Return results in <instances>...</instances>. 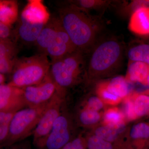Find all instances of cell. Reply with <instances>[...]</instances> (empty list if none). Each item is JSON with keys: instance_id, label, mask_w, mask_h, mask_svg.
Wrapping results in <instances>:
<instances>
[{"instance_id": "5", "label": "cell", "mask_w": 149, "mask_h": 149, "mask_svg": "<svg viewBox=\"0 0 149 149\" xmlns=\"http://www.w3.org/2000/svg\"><path fill=\"white\" fill-rule=\"evenodd\" d=\"M83 53L77 49L51 61L49 74L58 89L65 91L77 83L85 65Z\"/></svg>"}, {"instance_id": "7", "label": "cell", "mask_w": 149, "mask_h": 149, "mask_svg": "<svg viewBox=\"0 0 149 149\" xmlns=\"http://www.w3.org/2000/svg\"><path fill=\"white\" fill-rule=\"evenodd\" d=\"M65 91L58 89L47 104L33 134V144L39 148L51 132L63 108Z\"/></svg>"}, {"instance_id": "29", "label": "cell", "mask_w": 149, "mask_h": 149, "mask_svg": "<svg viewBox=\"0 0 149 149\" xmlns=\"http://www.w3.org/2000/svg\"><path fill=\"white\" fill-rule=\"evenodd\" d=\"M124 109L126 117L128 120H134L138 118L135 113L134 102L133 100L130 99L125 100Z\"/></svg>"}, {"instance_id": "10", "label": "cell", "mask_w": 149, "mask_h": 149, "mask_svg": "<svg viewBox=\"0 0 149 149\" xmlns=\"http://www.w3.org/2000/svg\"><path fill=\"white\" fill-rule=\"evenodd\" d=\"M25 107L22 88L9 84L0 85V112H16Z\"/></svg>"}, {"instance_id": "12", "label": "cell", "mask_w": 149, "mask_h": 149, "mask_svg": "<svg viewBox=\"0 0 149 149\" xmlns=\"http://www.w3.org/2000/svg\"><path fill=\"white\" fill-rule=\"evenodd\" d=\"M60 24L58 17L50 19L45 26L42 29L35 44L40 51V53H45L55 39Z\"/></svg>"}, {"instance_id": "13", "label": "cell", "mask_w": 149, "mask_h": 149, "mask_svg": "<svg viewBox=\"0 0 149 149\" xmlns=\"http://www.w3.org/2000/svg\"><path fill=\"white\" fill-rule=\"evenodd\" d=\"M128 27L131 32L137 35H149V7L135 11L130 17Z\"/></svg>"}, {"instance_id": "9", "label": "cell", "mask_w": 149, "mask_h": 149, "mask_svg": "<svg viewBox=\"0 0 149 149\" xmlns=\"http://www.w3.org/2000/svg\"><path fill=\"white\" fill-rule=\"evenodd\" d=\"M71 125L67 116L63 112L57 118L40 149H61L71 141Z\"/></svg>"}, {"instance_id": "23", "label": "cell", "mask_w": 149, "mask_h": 149, "mask_svg": "<svg viewBox=\"0 0 149 149\" xmlns=\"http://www.w3.org/2000/svg\"><path fill=\"white\" fill-rule=\"evenodd\" d=\"M135 113L137 117H141L149 113V96L140 95L136 96L134 102Z\"/></svg>"}, {"instance_id": "1", "label": "cell", "mask_w": 149, "mask_h": 149, "mask_svg": "<svg viewBox=\"0 0 149 149\" xmlns=\"http://www.w3.org/2000/svg\"><path fill=\"white\" fill-rule=\"evenodd\" d=\"M58 18L77 49L84 52L93 47L99 28L88 12L70 4L60 9Z\"/></svg>"}, {"instance_id": "26", "label": "cell", "mask_w": 149, "mask_h": 149, "mask_svg": "<svg viewBox=\"0 0 149 149\" xmlns=\"http://www.w3.org/2000/svg\"><path fill=\"white\" fill-rule=\"evenodd\" d=\"M87 146L89 149H113L110 143L96 135L91 136L88 139Z\"/></svg>"}, {"instance_id": "33", "label": "cell", "mask_w": 149, "mask_h": 149, "mask_svg": "<svg viewBox=\"0 0 149 149\" xmlns=\"http://www.w3.org/2000/svg\"><path fill=\"white\" fill-rule=\"evenodd\" d=\"M11 31L10 26L1 22H0V40H8Z\"/></svg>"}, {"instance_id": "15", "label": "cell", "mask_w": 149, "mask_h": 149, "mask_svg": "<svg viewBox=\"0 0 149 149\" xmlns=\"http://www.w3.org/2000/svg\"><path fill=\"white\" fill-rule=\"evenodd\" d=\"M18 16V6L16 2L0 1V22L10 26Z\"/></svg>"}, {"instance_id": "11", "label": "cell", "mask_w": 149, "mask_h": 149, "mask_svg": "<svg viewBox=\"0 0 149 149\" xmlns=\"http://www.w3.org/2000/svg\"><path fill=\"white\" fill-rule=\"evenodd\" d=\"M77 49L60 21L55 39L45 54L52 61L72 53Z\"/></svg>"}, {"instance_id": "16", "label": "cell", "mask_w": 149, "mask_h": 149, "mask_svg": "<svg viewBox=\"0 0 149 149\" xmlns=\"http://www.w3.org/2000/svg\"><path fill=\"white\" fill-rule=\"evenodd\" d=\"M16 51L7 47H0V73L4 75L12 72L16 59Z\"/></svg>"}, {"instance_id": "6", "label": "cell", "mask_w": 149, "mask_h": 149, "mask_svg": "<svg viewBox=\"0 0 149 149\" xmlns=\"http://www.w3.org/2000/svg\"><path fill=\"white\" fill-rule=\"evenodd\" d=\"M48 103L35 107H25L15 112L10 123L8 139L2 147L21 142L33 135Z\"/></svg>"}, {"instance_id": "20", "label": "cell", "mask_w": 149, "mask_h": 149, "mask_svg": "<svg viewBox=\"0 0 149 149\" xmlns=\"http://www.w3.org/2000/svg\"><path fill=\"white\" fill-rule=\"evenodd\" d=\"M111 1L106 0H77L70 2L82 10L87 12L91 10L104 8L109 5Z\"/></svg>"}, {"instance_id": "24", "label": "cell", "mask_w": 149, "mask_h": 149, "mask_svg": "<svg viewBox=\"0 0 149 149\" xmlns=\"http://www.w3.org/2000/svg\"><path fill=\"white\" fill-rule=\"evenodd\" d=\"M130 136L132 139L136 140L149 139V124L141 122L133 125L130 130Z\"/></svg>"}, {"instance_id": "27", "label": "cell", "mask_w": 149, "mask_h": 149, "mask_svg": "<svg viewBox=\"0 0 149 149\" xmlns=\"http://www.w3.org/2000/svg\"><path fill=\"white\" fill-rule=\"evenodd\" d=\"M149 7V0H136L121 9V12L125 15L133 14L135 11L142 8Z\"/></svg>"}, {"instance_id": "4", "label": "cell", "mask_w": 149, "mask_h": 149, "mask_svg": "<svg viewBox=\"0 0 149 149\" xmlns=\"http://www.w3.org/2000/svg\"><path fill=\"white\" fill-rule=\"evenodd\" d=\"M50 19L49 12L42 1H29L20 15L18 37L24 42L35 43Z\"/></svg>"}, {"instance_id": "34", "label": "cell", "mask_w": 149, "mask_h": 149, "mask_svg": "<svg viewBox=\"0 0 149 149\" xmlns=\"http://www.w3.org/2000/svg\"><path fill=\"white\" fill-rule=\"evenodd\" d=\"M5 80V77L4 75L0 73V85L3 84Z\"/></svg>"}, {"instance_id": "2", "label": "cell", "mask_w": 149, "mask_h": 149, "mask_svg": "<svg viewBox=\"0 0 149 149\" xmlns=\"http://www.w3.org/2000/svg\"><path fill=\"white\" fill-rule=\"evenodd\" d=\"M50 65L45 53L17 59L8 84L20 88L38 84L49 73Z\"/></svg>"}, {"instance_id": "25", "label": "cell", "mask_w": 149, "mask_h": 149, "mask_svg": "<svg viewBox=\"0 0 149 149\" xmlns=\"http://www.w3.org/2000/svg\"><path fill=\"white\" fill-rule=\"evenodd\" d=\"M119 133L116 129L106 125L99 127L95 131L96 136L109 143L115 141Z\"/></svg>"}, {"instance_id": "21", "label": "cell", "mask_w": 149, "mask_h": 149, "mask_svg": "<svg viewBox=\"0 0 149 149\" xmlns=\"http://www.w3.org/2000/svg\"><path fill=\"white\" fill-rule=\"evenodd\" d=\"M100 115L97 111L82 108L78 113V120L84 126L93 125L100 120Z\"/></svg>"}, {"instance_id": "18", "label": "cell", "mask_w": 149, "mask_h": 149, "mask_svg": "<svg viewBox=\"0 0 149 149\" xmlns=\"http://www.w3.org/2000/svg\"><path fill=\"white\" fill-rule=\"evenodd\" d=\"M106 82L108 90L115 95L122 99L128 95L129 90L126 78L118 76Z\"/></svg>"}, {"instance_id": "17", "label": "cell", "mask_w": 149, "mask_h": 149, "mask_svg": "<svg viewBox=\"0 0 149 149\" xmlns=\"http://www.w3.org/2000/svg\"><path fill=\"white\" fill-rule=\"evenodd\" d=\"M124 120L123 113L116 108L108 109L104 115V122L105 125L115 128L119 132L124 128Z\"/></svg>"}, {"instance_id": "3", "label": "cell", "mask_w": 149, "mask_h": 149, "mask_svg": "<svg viewBox=\"0 0 149 149\" xmlns=\"http://www.w3.org/2000/svg\"><path fill=\"white\" fill-rule=\"evenodd\" d=\"M123 48L117 40L100 43L93 50L88 63V73L91 79L106 75L116 70L122 60Z\"/></svg>"}, {"instance_id": "14", "label": "cell", "mask_w": 149, "mask_h": 149, "mask_svg": "<svg viewBox=\"0 0 149 149\" xmlns=\"http://www.w3.org/2000/svg\"><path fill=\"white\" fill-rule=\"evenodd\" d=\"M149 65L139 61H130L128 65L126 80L147 85Z\"/></svg>"}, {"instance_id": "8", "label": "cell", "mask_w": 149, "mask_h": 149, "mask_svg": "<svg viewBox=\"0 0 149 149\" xmlns=\"http://www.w3.org/2000/svg\"><path fill=\"white\" fill-rule=\"evenodd\" d=\"M22 89L27 107H35L47 103L58 88L49 73L41 83Z\"/></svg>"}, {"instance_id": "22", "label": "cell", "mask_w": 149, "mask_h": 149, "mask_svg": "<svg viewBox=\"0 0 149 149\" xmlns=\"http://www.w3.org/2000/svg\"><path fill=\"white\" fill-rule=\"evenodd\" d=\"M97 92L103 101L106 103L116 105L121 101V99L115 95L108 90L106 82H102L97 86Z\"/></svg>"}, {"instance_id": "35", "label": "cell", "mask_w": 149, "mask_h": 149, "mask_svg": "<svg viewBox=\"0 0 149 149\" xmlns=\"http://www.w3.org/2000/svg\"><path fill=\"white\" fill-rule=\"evenodd\" d=\"M147 85H148L149 86V74L147 78Z\"/></svg>"}, {"instance_id": "28", "label": "cell", "mask_w": 149, "mask_h": 149, "mask_svg": "<svg viewBox=\"0 0 149 149\" xmlns=\"http://www.w3.org/2000/svg\"><path fill=\"white\" fill-rule=\"evenodd\" d=\"M84 105L83 109L96 111L101 109L103 107V103L101 100L98 97L95 96L90 97Z\"/></svg>"}, {"instance_id": "19", "label": "cell", "mask_w": 149, "mask_h": 149, "mask_svg": "<svg viewBox=\"0 0 149 149\" xmlns=\"http://www.w3.org/2000/svg\"><path fill=\"white\" fill-rule=\"evenodd\" d=\"M130 61H139L149 65V45L143 44L131 48L128 53Z\"/></svg>"}, {"instance_id": "30", "label": "cell", "mask_w": 149, "mask_h": 149, "mask_svg": "<svg viewBox=\"0 0 149 149\" xmlns=\"http://www.w3.org/2000/svg\"><path fill=\"white\" fill-rule=\"evenodd\" d=\"M61 149H84V141L81 137L71 140Z\"/></svg>"}, {"instance_id": "32", "label": "cell", "mask_w": 149, "mask_h": 149, "mask_svg": "<svg viewBox=\"0 0 149 149\" xmlns=\"http://www.w3.org/2000/svg\"><path fill=\"white\" fill-rule=\"evenodd\" d=\"M0 149H31V146L29 141L25 140L11 146L0 147Z\"/></svg>"}, {"instance_id": "31", "label": "cell", "mask_w": 149, "mask_h": 149, "mask_svg": "<svg viewBox=\"0 0 149 149\" xmlns=\"http://www.w3.org/2000/svg\"><path fill=\"white\" fill-rule=\"evenodd\" d=\"M10 123H0V147L3 146L8 139Z\"/></svg>"}]
</instances>
